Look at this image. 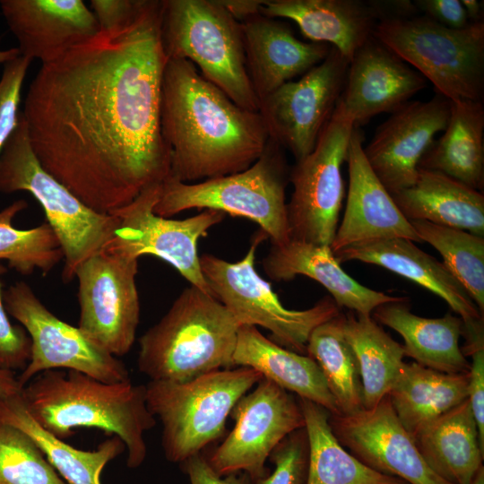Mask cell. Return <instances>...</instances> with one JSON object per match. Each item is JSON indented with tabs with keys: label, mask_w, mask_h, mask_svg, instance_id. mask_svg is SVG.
<instances>
[{
	"label": "cell",
	"mask_w": 484,
	"mask_h": 484,
	"mask_svg": "<svg viewBox=\"0 0 484 484\" xmlns=\"http://www.w3.org/2000/svg\"><path fill=\"white\" fill-rule=\"evenodd\" d=\"M161 1L42 64L22 112L42 168L93 211L111 214L170 173L160 126L168 57Z\"/></svg>",
	"instance_id": "1"
},
{
	"label": "cell",
	"mask_w": 484,
	"mask_h": 484,
	"mask_svg": "<svg viewBox=\"0 0 484 484\" xmlns=\"http://www.w3.org/2000/svg\"><path fill=\"white\" fill-rule=\"evenodd\" d=\"M160 126L171 151L169 177L185 183L248 169L269 140L258 112L237 105L186 59L165 65Z\"/></svg>",
	"instance_id": "2"
},
{
	"label": "cell",
	"mask_w": 484,
	"mask_h": 484,
	"mask_svg": "<svg viewBox=\"0 0 484 484\" xmlns=\"http://www.w3.org/2000/svg\"><path fill=\"white\" fill-rule=\"evenodd\" d=\"M22 396L34 419L54 436L65 440L75 428H98L122 440L128 468L144 462V435L157 420L147 406L146 385L131 380L107 383L78 371L53 369L34 376Z\"/></svg>",
	"instance_id": "3"
},
{
	"label": "cell",
	"mask_w": 484,
	"mask_h": 484,
	"mask_svg": "<svg viewBox=\"0 0 484 484\" xmlns=\"http://www.w3.org/2000/svg\"><path fill=\"white\" fill-rule=\"evenodd\" d=\"M239 326L215 297L190 285L139 338L138 369L151 381L177 383L229 369Z\"/></svg>",
	"instance_id": "4"
},
{
	"label": "cell",
	"mask_w": 484,
	"mask_h": 484,
	"mask_svg": "<svg viewBox=\"0 0 484 484\" xmlns=\"http://www.w3.org/2000/svg\"><path fill=\"white\" fill-rule=\"evenodd\" d=\"M290 169L283 148L269 138L262 155L248 169L199 183L168 177L153 208L169 218L190 209H211L258 224L272 245L290 241L286 188Z\"/></svg>",
	"instance_id": "5"
},
{
	"label": "cell",
	"mask_w": 484,
	"mask_h": 484,
	"mask_svg": "<svg viewBox=\"0 0 484 484\" xmlns=\"http://www.w3.org/2000/svg\"><path fill=\"white\" fill-rule=\"evenodd\" d=\"M160 36L168 59L190 61L233 102L258 112L241 24L220 0H161Z\"/></svg>",
	"instance_id": "6"
},
{
	"label": "cell",
	"mask_w": 484,
	"mask_h": 484,
	"mask_svg": "<svg viewBox=\"0 0 484 484\" xmlns=\"http://www.w3.org/2000/svg\"><path fill=\"white\" fill-rule=\"evenodd\" d=\"M19 191L30 193L41 205L64 253L62 279L65 283L114 236L117 216L93 211L42 168L22 111L18 125L0 152V193Z\"/></svg>",
	"instance_id": "7"
},
{
	"label": "cell",
	"mask_w": 484,
	"mask_h": 484,
	"mask_svg": "<svg viewBox=\"0 0 484 484\" xmlns=\"http://www.w3.org/2000/svg\"><path fill=\"white\" fill-rule=\"evenodd\" d=\"M262 378L253 368L238 367L183 383L150 380L146 402L161 424L165 458L181 463L221 437L237 402Z\"/></svg>",
	"instance_id": "8"
},
{
	"label": "cell",
	"mask_w": 484,
	"mask_h": 484,
	"mask_svg": "<svg viewBox=\"0 0 484 484\" xmlns=\"http://www.w3.org/2000/svg\"><path fill=\"white\" fill-rule=\"evenodd\" d=\"M373 36L429 81L449 100L482 101L484 22L453 30L426 15L380 21Z\"/></svg>",
	"instance_id": "9"
},
{
	"label": "cell",
	"mask_w": 484,
	"mask_h": 484,
	"mask_svg": "<svg viewBox=\"0 0 484 484\" xmlns=\"http://www.w3.org/2000/svg\"><path fill=\"white\" fill-rule=\"evenodd\" d=\"M260 231L239 261L229 262L210 254L200 255L201 271L212 295L231 313L240 325L261 326L271 333L280 346L307 355L311 333L321 324L337 316L340 307L330 296L303 310L286 308L271 284L255 268L259 244L266 239Z\"/></svg>",
	"instance_id": "10"
},
{
	"label": "cell",
	"mask_w": 484,
	"mask_h": 484,
	"mask_svg": "<svg viewBox=\"0 0 484 484\" xmlns=\"http://www.w3.org/2000/svg\"><path fill=\"white\" fill-rule=\"evenodd\" d=\"M8 315L17 320L30 339L28 364L17 376L23 388L34 376L53 369L74 370L99 381L130 380L125 363L91 341L78 326L55 315L24 281L3 291Z\"/></svg>",
	"instance_id": "11"
},
{
	"label": "cell",
	"mask_w": 484,
	"mask_h": 484,
	"mask_svg": "<svg viewBox=\"0 0 484 484\" xmlns=\"http://www.w3.org/2000/svg\"><path fill=\"white\" fill-rule=\"evenodd\" d=\"M354 127L333 112L314 150L290 169L293 191L287 203L290 239L331 246L345 194L341 169Z\"/></svg>",
	"instance_id": "12"
},
{
	"label": "cell",
	"mask_w": 484,
	"mask_h": 484,
	"mask_svg": "<svg viewBox=\"0 0 484 484\" xmlns=\"http://www.w3.org/2000/svg\"><path fill=\"white\" fill-rule=\"evenodd\" d=\"M161 185L144 189L130 203L111 213L117 216L118 224L112 239L102 249L135 259L143 255L159 257L171 264L190 285L212 295L201 271L197 244L226 214L204 209L183 220L159 216L153 208Z\"/></svg>",
	"instance_id": "13"
},
{
	"label": "cell",
	"mask_w": 484,
	"mask_h": 484,
	"mask_svg": "<svg viewBox=\"0 0 484 484\" xmlns=\"http://www.w3.org/2000/svg\"><path fill=\"white\" fill-rule=\"evenodd\" d=\"M138 259L101 249L76 270L78 327L115 357L133 347L140 321Z\"/></svg>",
	"instance_id": "14"
},
{
	"label": "cell",
	"mask_w": 484,
	"mask_h": 484,
	"mask_svg": "<svg viewBox=\"0 0 484 484\" xmlns=\"http://www.w3.org/2000/svg\"><path fill=\"white\" fill-rule=\"evenodd\" d=\"M230 416L234 428L206 457L220 476L245 472L252 480L265 477L270 473L265 462L272 450L305 428L298 399L264 378L237 402Z\"/></svg>",
	"instance_id": "15"
},
{
	"label": "cell",
	"mask_w": 484,
	"mask_h": 484,
	"mask_svg": "<svg viewBox=\"0 0 484 484\" xmlns=\"http://www.w3.org/2000/svg\"><path fill=\"white\" fill-rule=\"evenodd\" d=\"M350 62L334 48L298 81H290L260 100L268 136L290 151L296 161L305 158L331 119L342 92Z\"/></svg>",
	"instance_id": "16"
},
{
	"label": "cell",
	"mask_w": 484,
	"mask_h": 484,
	"mask_svg": "<svg viewBox=\"0 0 484 484\" xmlns=\"http://www.w3.org/2000/svg\"><path fill=\"white\" fill-rule=\"evenodd\" d=\"M329 423L339 443L367 467L408 484H450L426 463L388 395L371 409L330 414Z\"/></svg>",
	"instance_id": "17"
},
{
	"label": "cell",
	"mask_w": 484,
	"mask_h": 484,
	"mask_svg": "<svg viewBox=\"0 0 484 484\" xmlns=\"http://www.w3.org/2000/svg\"><path fill=\"white\" fill-rule=\"evenodd\" d=\"M450 115V100L436 94L429 100H410L391 113L363 146L377 178L392 194L413 184L419 163Z\"/></svg>",
	"instance_id": "18"
},
{
	"label": "cell",
	"mask_w": 484,
	"mask_h": 484,
	"mask_svg": "<svg viewBox=\"0 0 484 484\" xmlns=\"http://www.w3.org/2000/svg\"><path fill=\"white\" fill-rule=\"evenodd\" d=\"M414 9L410 1L264 0L260 13L293 21L311 42L334 48L350 62L380 21L413 14Z\"/></svg>",
	"instance_id": "19"
},
{
	"label": "cell",
	"mask_w": 484,
	"mask_h": 484,
	"mask_svg": "<svg viewBox=\"0 0 484 484\" xmlns=\"http://www.w3.org/2000/svg\"><path fill=\"white\" fill-rule=\"evenodd\" d=\"M427 80L372 36L350 61L334 113L360 127L393 113L427 87Z\"/></svg>",
	"instance_id": "20"
},
{
	"label": "cell",
	"mask_w": 484,
	"mask_h": 484,
	"mask_svg": "<svg viewBox=\"0 0 484 484\" xmlns=\"http://www.w3.org/2000/svg\"><path fill=\"white\" fill-rule=\"evenodd\" d=\"M363 134L354 127L346 162L349 188L344 215L331 244L334 254L347 246L402 238L421 242L391 194L371 169L363 151Z\"/></svg>",
	"instance_id": "21"
},
{
	"label": "cell",
	"mask_w": 484,
	"mask_h": 484,
	"mask_svg": "<svg viewBox=\"0 0 484 484\" xmlns=\"http://www.w3.org/2000/svg\"><path fill=\"white\" fill-rule=\"evenodd\" d=\"M22 56L48 63L99 31L82 0H0Z\"/></svg>",
	"instance_id": "22"
},
{
	"label": "cell",
	"mask_w": 484,
	"mask_h": 484,
	"mask_svg": "<svg viewBox=\"0 0 484 484\" xmlns=\"http://www.w3.org/2000/svg\"><path fill=\"white\" fill-rule=\"evenodd\" d=\"M247 73L260 102L320 64L331 47L298 39L283 22L256 14L240 22Z\"/></svg>",
	"instance_id": "23"
},
{
	"label": "cell",
	"mask_w": 484,
	"mask_h": 484,
	"mask_svg": "<svg viewBox=\"0 0 484 484\" xmlns=\"http://www.w3.org/2000/svg\"><path fill=\"white\" fill-rule=\"evenodd\" d=\"M333 255L340 264L359 261L411 280L444 299L462 318L464 330L483 327V314L461 282L443 262L410 239L395 238L355 244Z\"/></svg>",
	"instance_id": "24"
},
{
	"label": "cell",
	"mask_w": 484,
	"mask_h": 484,
	"mask_svg": "<svg viewBox=\"0 0 484 484\" xmlns=\"http://www.w3.org/2000/svg\"><path fill=\"white\" fill-rule=\"evenodd\" d=\"M262 266L276 281H290L297 275L313 279L329 291L340 308L344 307L359 315H371L380 305L402 298L358 282L341 267L329 246L293 239L272 245Z\"/></svg>",
	"instance_id": "25"
},
{
	"label": "cell",
	"mask_w": 484,
	"mask_h": 484,
	"mask_svg": "<svg viewBox=\"0 0 484 484\" xmlns=\"http://www.w3.org/2000/svg\"><path fill=\"white\" fill-rule=\"evenodd\" d=\"M233 367H246L260 373L300 399L313 402L332 415H339L317 363L307 355L297 353L266 338L253 325L242 324L238 331Z\"/></svg>",
	"instance_id": "26"
},
{
	"label": "cell",
	"mask_w": 484,
	"mask_h": 484,
	"mask_svg": "<svg viewBox=\"0 0 484 484\" xmlns=\"http://www.w3.org/2000/svg\"><path fill=\"white\" fill-rule=\"evenodd\" d=\"M372 314L376 321L402 337L404 355L416 363L448 374L469 373L470 362L459 345L464 333L460 316L451 313L438 318L419 316L411 311L404 297L380 305Z\"/></svg>",
	"instance_id": "27"
},
{
	"label": "cell",
	"mask_w": 484,
	"mask_h": 484,
	"mask_svg": "<svg viewBox=\"0 0 484 484\" xmlns=\"http://www.w3.org/2000/svg\"><path fill=\"white\" fill-rule=\"evenodd\" d=\"M409 221L425 220L484 237V194L438 171L419 169L413 184L391 194Z\"/></svg>",
	"instance_id": "28"
},
{
	"label": "cell",
	"mask_w": 484,
	"mask_h": 484,
	"mask_svg": "<svg viewBox=\"0 0 484 484\" xmlns=\"http://www.w3.org/2000/svg\"><path fill=\"white\" fill-rule=\"evenodd\" d=\"M428 467L450 484H470L480 469L484 448L468 399L413 436Z\"/></svg>",
	"instance_id": "29"
},
{
	"label": "cell",
	"mask_w": 484,
	"mask_h": 484,
	"mask_svg": "<svg viewBox=\"0 0 484 484\" xmlns=\"http://www.w3.org/2000/svg\"><path fill=\"white\" fill-rule=\"evenodd\" d=\"M419 169L443 173L477 191L484 188V105L450 100L443 134L435 139Z\"/></svg>",
	"instance_id": "30"
},
{
	"label": "cell",
	"mask_w": 484,
	"mask_h": 484,
	"mask_svg": "<svg viewBox=\"0 0 484 484\" xmlns=\"http://www.w3.org/2000/svg\"><path fill=\"white\" fill-rule=\"evenodd\" d=\"M469 373L448 374L404 362L387 394L413 437L426 426L468 399Z\"/></svg>",
	"instance_id": "31"
},
{
	"label": "cell",
	"mask_w": 484,
	"mask_h": 484,
	"mask_svg": "<svg viewBox=\"0 0 484 484\" xmlns=\"http://www.w3.org/2000/svg\"><path fill=\"white\" fill-rule=\"evenodd\" d=\"M0 420L25 432L66 484H101L106 465L125 449L112 436L94 450L77 449L43 428L29 412L22 393L0 400Z\"/></svg>",
	"instance_id": "32"
},
{
	"label": "cell",
	"mask_w": 484,
	"mask_h": 484,
	"mask_svg": "<svg viewBox=\"0 0 484 484\" xmlns=\"http://www.w3.org/2000/svg\"><path fill=\"white\" fill-rule=\"evenodd\" d=\"M308 439L306 484H408L382 474L358 460L336 439L329 423L330 412L298 398Z\"/></svg>",
	"instance_id": "33"
},
{
	"label": "cell",
	"mask_w": 484,
	"mask_h": 484,
	"mask_svg": "<svg viewBox=\"0 0 484 484\" xmlns=\"http://www.w3.org/2000/svg\"><path fill=\"white\" fill-rule=\"evenodd\" d=\"M343 331L358 360L364 409H371L392 389L404 363L403 347L371 315L348 314Z\"/></svg>",
	"instance_id": "34"
},
{
	"label": "cell",
	"mask_w": 484,
	"mask_h": 484,
	"mask_svg": "<svg viewBox=\"0 0 484 484\" xmlns=\"http://www.w3.org/2000/svg\"><path fill=\"white\" fill-rule=\"evenodd\" d=\"M344 316L340 313L315 327L307 344V355L319 366L339 415L364 409L359 367L344 334Z\"/></svg>",
	"instance_id": "35"
},
{
	"label": "cell",
	"mask_w": 484,
	"mask_h": 484,
	"mask_svg": "<svg viewBox=\"0 0 484 484\" xmlns=\"http://www.w3.org/2000/svg\"><path fill=\"white\" fill-rule=\"evenodd\" d=\"M421 242L431 245L443 264L484 313V237L425 220L411 221Z\"/></svg>",
	"instance_id": "36"
},
{
	"label": "cell",
	"mask_w": 484,
	"mask_h": 484,
	"mask_svg": "<svg viewBox=\"0 0 484 484\" xmlns=\"http://www.w3.org/2000/svg\"><path fill=\"white\" fill-rule=\"evenodd\" d=\"M27 206L26 201L17 200L0 210V261L22 275L36 271L47 275L64 259V253L47 222L29 229L13 226L14 217Z\"/></svg>",
	"instance_id": "37"
},
{
	"label": "cell",
	"mask_w": 484,
	"mask_h": 484,
	"mask_svg": "<svg viewBox=\"0 0 484 484\" xmlns=\"http://www.w3.org/2000/svg\"><path fill=\"white\" fill-rule=\"evenodd\" d=\"M0 484H66L35 442L0 420Z\"/></svg>",
	"instance_id": "38"
},
{
	"label": "cell",
	"mask_w": 484,
	"mask_h": 484,
	"mask_svg": "<svg viewBox=\"0 0 484 484\" xmlns=\"http://www.w3.org/2000/svg\"><path fill=\"white\" fill-rule=\"evenodd\" d=\"M274 470L252 484H306L308 467V439L305 428L288 435L271 453Z\"/></svg>",
	"instance_id": "39"
},
{
	"label": "cell",
	"mask_w": 484,
	"mask_h": 484,
	"mask_svg": "<svg viewBox=\"0 0 484 484\" xmlns=\"http://www.w3.org/2000/svg\"><path fill=\"white\" fill-rule=\"evenodd\" d=\"M31 61L21 55L4 65L0 77V152L18 125L22 88Z\"/></svg>",
	"instance_id": "40"
},
{
	"label": "cell",
	"mask_w": 484,
	"mask_h": 484,
	"mask_svg": "<svg viewBox=\"0 0 484 484\" xmlns=\"http://www.w3.org/2000/svg\"><path fill=\"white\" fill-rule=\"evenodd\" d=\"M5 269L0 264V275ZM30 356V339L22 326L11 323L3 300L0 282V367L22 371Z\"/></svg>",
	"instance_id": "41"
},
{
	"label": "cell",
	"mask_w": 484,
	"mask_h": 484,
	"mask_svg": "<svg viewBox=\"0 0 484 484\" xmlns=\"http://www.w3.org/2000/svg\"><path fill=\"white\" fill-rule=\"evenodd\" d=\"M462 351L471 357L469 370L468 400L484 448V339L464 345Z\"/></svg>",
	"instance_id": "42"
},
{
	"label": "cell",
	"mask_w": 484,
	"mask_h": 484,
	"mask_svg": "<svg viewBox=\"0 0 484 484\" xmlns=\"http://www.w3.org/2000/svg\"><path fill=\"white\" fill-rule=\"evenodd\" d=\"M142 1L91 0V6L99 30H113L127 24L137 13Z\"/></svg>",
	"instance_id": "43"
},
{
	"label": "cell",
	"mask_w": 484,
	"mask_h": 484,
	"mask_svg": "<svg viewBox=\"0 0 484 484\" xmlns=\"http://www.w3.org/2000/svg\"><path fill=\"white\" fill-rule=\"evenodd\" d=\"M179 464L182 471L187 475L189 484H252L251 478L245 472L220 476L202 453Z\"/></svg>",
	"instance_id": "44"
},
{
	"label": "cell",
	"mask_w": 484,
	"mask_h": 484,
	"mask_svg": "<svg viewBox=\"0 0 484 484\" xmlns=\"http://www.w3.org/2000/svg\"><path fill=\"white\" fill-rule=\"evenodd\" d=\"M412 4L416 10L446 28L461 30L471 24L461 0H415Z\"/></svg>",
	"instance_id": "45"
},
{
	"label": "cell",
	"mask_w": 484,
	"mask_h": 484,
	"mask_svg": "<svg viewBox=\"0 0 484 484\" xmlns=\"http://www.w3.org/2000/svg\"><path fill=\"white\" fill-rule=\"evenodd\" d=\"M229 13L239 22L260 13L264 0H220Z\"/></svg>",
	"instance_id": "46"
},
{
	"label": "cell",
	"mask_w": 484,
	"mask_h": 484,
	"mask_svg": "<svg viewBox=\"0 0 484 484\" xmlns=\"http://www.w3.org/2000/svg\"><path fill=\"white\" fill-rule=\"evenodd\" d=\"M22 391L15 372L0 367V400L20 394Z\"/></svg>",
	"instance_id": "47"
},
{
	"label": "cell",
	"mask_w": 484,
	"mask_h": 484,
	"mask_svg": "<svg viewBox=\"0 0 484 484\" xmlns=\"http://www.w3.org/2000/svg\"><path fill=\"white\" fill-rule=\"evenodd\" d=\"M471 23L483 22V2L478 0H461Z\"/></svg>",
	"instance_id": "48"
},
{
	"label": "cell",
	"mask_w": 484,
	"mask_h": 484,
	"mask_svg": "<svg viewBox=\"0 0 484 484\" xmlns=\"http://www.w3.org/2000/svg\"><path fill=\"white\" fill-rule=\"evenodd\" d=\"M20 56L21 53L18 48H12L5 50L0 49V65H4L7 62L13 60Z\"/></svg>",
	"instance_id": "49"
},
{
	"label": "cell",
	"mask_w": 484,
	"mask_h": 484,
	"mask_svg": "<svg viewBox=\"0 0 484 484\" xmlns=\"http://www.w3.org/2000/svg\"><path fill=\"white\" fill-rule=\"evenodd\" d=\"M470 484H484V467L481 466Z\"/></svg>",
	"instance_id": "50"
}]
</instances>
